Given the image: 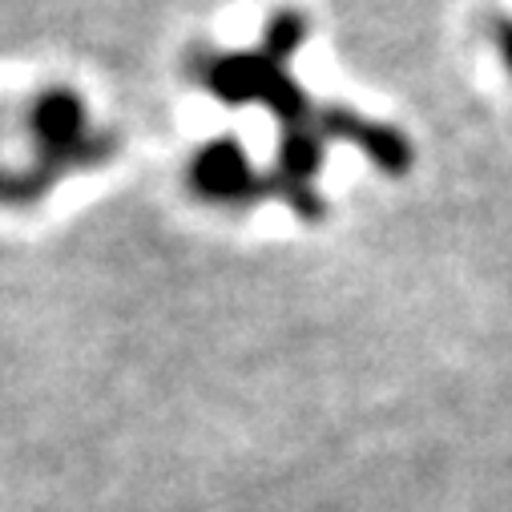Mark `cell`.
<instances>
[{
    "instance_id": "1",
    "label": "cell",
    "mask_w": 512,
    "mask_h": 512,
    "mask_svg": "<svg viewBox=\"0 0 512 512\" xmlns=\"http://www.w3.org/2000/svg\"><path fill=\"white\" fill-rule=\"evenodd\" d=\"M194 182H198V190H206L222 202L259 190V178L250 174V166L234 142H214L210 150H202L194 162Z\"/></svg>"
},
{
    "instance_id": "2",
    "label": "cell",
    "mask_w": 512,
    "mask_h": 512,
    "mask_svg": "<svg viewBox=\"0 0 512 512\" xmlns=\"http://www.w3.org/2000/svg\"><path fill=\"white\" fill-rule=\"evenodd\" d=\"M496 49H500L504 65L512 69V21H496Z\"/></svg>"
}]
</instances>
